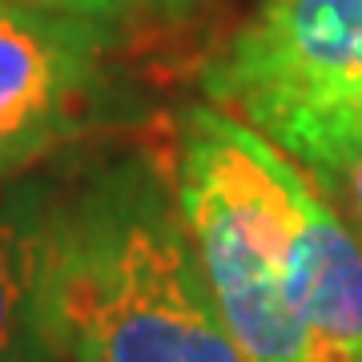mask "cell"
Instances as JSON below:
<instances>
[{"label":"cell","mask_w":362,"mask_h":362,"mask_svg":"<svg viewBox=\"0 0 362 362\" xmlns=\"http://www.w3.org/2000/svg\"><path fill=\"white\" fill-rule=\"evenodd\" d=\"M230 113L266 133L362 233V125L338 109L294 93H266L230 105Z\"/></svg>","instance_id":"obj_5"},{"label":"cell","mask_w":362,"mask_h":362,"mask_svg":"<svg viewBox=\"0 0 362 362\" xmlns=\"http://www.w3.org/2000/svg\"><path fill=\"white\" fill-rule=\"evenodd\" d=\"M258 97H266V93H258ZM294 97H306V101H318V105H326V109H338V113H346L350 121L362 125V77L318 85V89H294ZM226 109H230V105H226Z\"/></svg>","instance_id":"obj_8"},{"label":"cell","mask_w":362,"mask_h":362,"mask_svg":"<svg viewBox=\"0 0 362 362\" xmlns=\"http://www.w3.org/2000/svg\"><path fill=\"white\" fill-rule=\"evenodd\" d=\"M25 4H45V8H65V13L81 16H101V21H117V25H145L157 16H181L189 13L197 0H25Z\"/></svg>","instance_id":"obj_7"},{"label":"cell","mask_w":362,"mask_h":362,"mask_svg":"<svg viewBox=\"0 0 362 362\" xmlns=\"http://www.w3.org/2000/svg\"><path fill=\"white\" fill-rule=\"evenodd\" d=\"M49 165L0 181V362H57L40 330V230Z\"/></svg>","instance_id":"obj_6"},{"label":"cell","mask_w":362,"mask_h":362,"mask_svg":"<svg viewBox=\"0 0 362 362\" xmlns=\"http://www.w3.org/2000/svg\"><path fill=\"white\" fill-rule=\"evenodd\" d=\"M362 77V0H266L202 69L214 105Z\"/></svg>","instance_id":"obj_4"},{"label":"cell","mask_w":362,"mask_h":362,"mask_svg":"<svg viewBox=\"0 0 362 362\" xmlns=\"http://www.w3.org/2000/svg\"><path fill=\"white\" fill-rule=\"evenodd\" d=\"M262 133L221 105H189L173 129L177 202L221 322L246 362H310L282 278V238L258 177Z\"/></svg>","instance_id":"obj_2"},{"label":"cell","mask_w":362,"mask_h":362,"mask_svg":"<svg viewBox=\"0 0 362 362\" xmlns=\"http://www.w3.org/2000/svg\"><path fill=\"white\" fill-rule=\"evenodd\" d=\"M129 37L117 21L0 0V181L129 125L121 85Z\"/></svg>","instance_id":"obj_3"},{"label":"cell","mask_w":362,"mask_h":362,"mask_svg":"<svg viewBox=\"0 0 362 362\" xmlns=\"http://www.w3.org/2000/svg\"><path fill=\"white\" fill-rule=\"evenodd\" d=\"M37 306L57 362H246L181 214L173 145L49 161Z\"/></svg>","instance_id":"obj_1"},{"label":"cell","mask_w":362,"mask_h":362,"mask_svg":"<svg viewBox=\"0 0 362 362\" xmlns=\"http://www.w3.org/2000/svg\"><path fill=\"white\" fill-rule=\"evenodd\" d=\"M354 233H358V230H354ZM358 242H362V233H358Z\"/></svg>","instance_id":"obj_9"}]
</instances>
